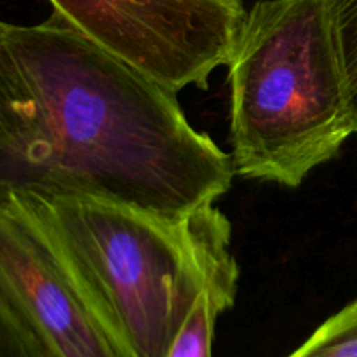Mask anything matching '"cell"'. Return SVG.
I'll return each instance as SVG.
<instances>
[{
  "instance_id": "cell-1",
  "label": "cell",
  "mask_w": 357,
  "mask_h": 357,
  "mask_svg": "<svg viewBox=\"0 0 357 357\" xmlns=\"http://www.w3.org/2000/svg\"><path fill=\"white\" fill-rule=\"evenodd\" d=\"M38 107L37 138L6 183L82 192L166 218L213 206L232 187L230 153L188 122L176 93L52 14L9 24Z\"/></svg>"
},
{
  "instance_id": "cell-2",
  "label": "cell",
  "mask_w": 357,
  "mask_h": 357,
  "mask_svg": "<svg viewBox=\"0 0 357 357\" xmlns=\"http://www.w3.org/2000/svg\"><path fill=\"white\" fill-rule=\"evenodd\" d=\"M132 357H167L199 296L239 278L215 204L181 218L33 183H6Z\"/></svg>"
},
{
  "instance_id": "cell-3",
  "label": "cell",
  "mask_w": 357,
  "mask_h": 357,
  "mask_svg": "<svg viewBox=\"0 0 357 357\" xmlns=\"http://www.w3.org/2000/svg\"><path fill=\"white\" fill-rule=\"evenodd\" d=\"M227 66L239 176L296 188L356 135L323 0H258Z\"/></svg>"
},
{
  "instance_id": "cell-4",
  "label": "cell",
  "mask_w": 357,
  "mask_h": 357,
  "mask_svg": "<svg viewBox=\"0 0 357 357\" xmlns=\"http://www.w3.org/2000/svg\"><path fill=\"white\" fill-rule=\"evenodd\" d=\"M56 16L173 93L227 66L243 0H49Z\"/></svg>"
},
{
  "instance_id": "cell-5",
  "label": "cell",
  "mask_w": 357,
  "mask_h": 357,
  "mask_svg": "<svg viewBox=\"0 0 357 357\" xmlns=\"http://www.w3.org/2000/svg\"><path fill=\"white\" fill-rule=\"evenodd\" d=\"M0 288L49 357H132L16 195L0 185Z\"/></svg>"
},
{
  "instance_id": "cell-6",
  "label": "cell",
  "mask_w": 357,
  "mask_h": 357,
  "mask_svg": "<svg viewBox=\"0 0 357 357\" xmlns=\"http://www.w3.org/2000/svg\"><path fill=\"white\" fill-rule=\"evenodd\" d=\"M40 117L33 93L0 21V157L16 162L37 138Z\"/></svg>"
},
{
  "instance_id": "cell-7",
  "label": "cell",
  "mask_w": 357,
  "mask_h": 357,
  "mask_svg": "<svg viewBox=\"0 0 357 357\" xmlns=\"http://www.w3.org/2000/svg\"><path fill=\"white\" fill-rule=\"evenodd\" d=\"M237 282L239 278L225 279L199 296L167 357H213L216 321L236 303Z\"/></svg>"
},
{
  "instance_id": "cell-8",
  "label": "cell",
  "mask_w": 357,
  "mask_h": 357,
  "mask_svg": "<svg viewBox=\"0 0 357 357\" xmlns=\"http://www.w3.org/2000/svg\"><path fill=\"white\" fill-rule=\"evenodd\" d=\"M337 47L352 128L357 132V0H323Z\"/></svg>"
},
{
  "instance_id": "cell-9",
  "label": "cell",
  "mask_w": 357,
  "mask_h": 357,
  "mask_svg": "<svg viewBox=\"0 0 357 357\" xmlns=\"http://www.w3.org/2000/svg\"><path fill=\"white\" fill-rule=\"evenodd\" d=\"M288 357H357V298L324 321Z\"/></svg>"
},
{
  "instance_id": "cell-10",
  "label": "cell",
  "mask_w": 357,
  "mask_h": 357,
  "mask_svg": "<svg viewBox=\"0 0 357 357\" xmlns=\"http://www.w3.org/2000/svg\"><path fill=\"white\" fill-rule=\"evenodd\" d=\"M0 357H49L2 288H0Z\"/></svg>"
}]
</instances>
